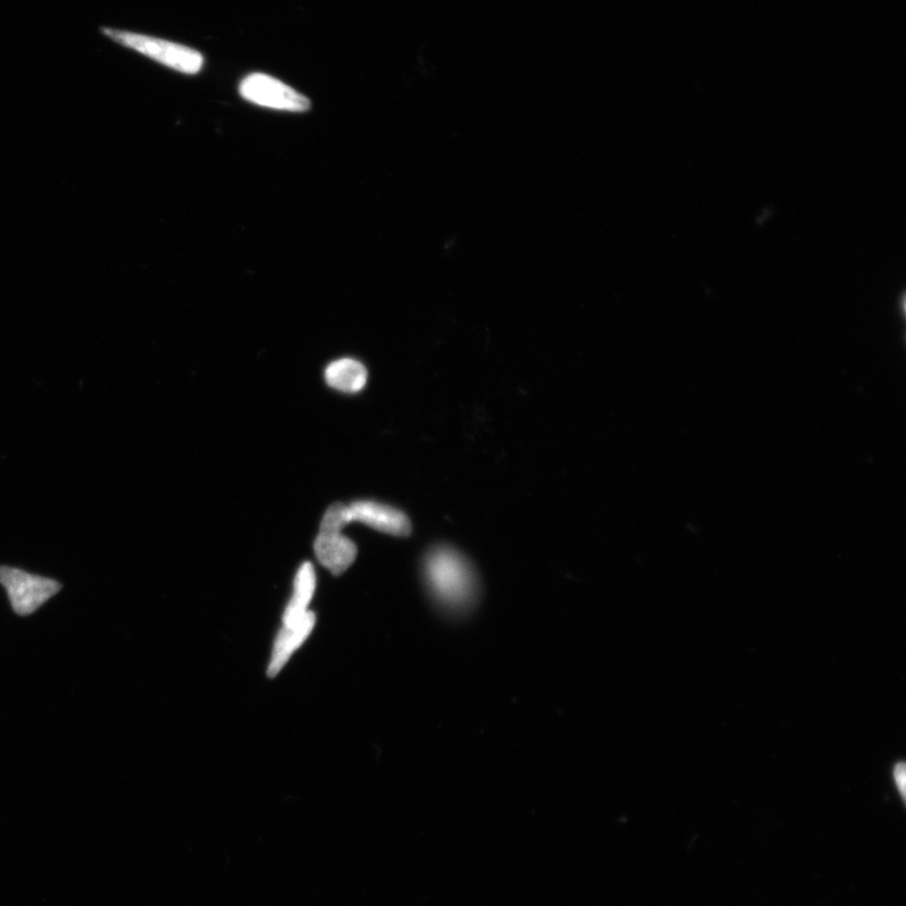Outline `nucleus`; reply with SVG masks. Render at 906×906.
I'll use <instances>...</instances> for the list:
<instances>
[{"mask_svg": "<svg viewBox=\"0 0 906 906\" xmlns=\"http://www.w3.org/2000/svg\"><path fill=\"white\" fill-rule=\"evenodd\" d=\"M425 579L433 597L443 607L463 609L476 594L472 565L450 547L434 548L425 559Z\"/></svg>", "mask_w": 906, "mask_h": 906, "instance_id": "f257e3e1", "label": "nucleus"}, {"mask_svg": "<svg viewBox=\"0 0 906 906\" xmlns=\"http://www.w3.org/2000/svg\"><path fill=\"white\" fill-rule=\"evenodd\" d=\"M101 33L113 40L114 44L151 58V60L175 71L196 74L204 69L205 58L196 49L174 44V42L120 30L103 28Z\"/></svg>", "mask_w": 906, "mask_h": 906, "instance_id": "f03ea898", "label": "nucleus"}, {"mask_svg": "<svg viewBox=\"0 0 906 906\" xmlns=\"http://www.w3.org/2000/svg\"><path fill=\"white\" fill-rule=\"evenodd\" d=\"M0 584L4 586L12 608L19 616H30L54 599L62 584L53 578L25 572L23 569L0 567Z\"/></svg>", "mask_w": 906, "mask_h": 906, "instance_id": "7ed1b4c3", "label": "nucleus"}, {"mask_svg": "<svg viewBox=\"0 0 906 906\" xmlns=\"http://www.w3.org/2000/svg\"><path fill=\"white\" fill-rule=\"evenodd\" d=\"M240 94L249 103L274 111L304 113L310 100L280 80L265 73H252L241 82Z\"/></svg>", "mask_w": 906, "mask_h": 906, "instance_id": "20e7f679", "label": "nucleus"}, {"mask_svg": "<svg viewBox=\"0 0 906 906\" xmlns=\"http://www.w3.org/2000/svg\"><path fill=\"white\" fill-rule=\"evenodd\" d=\"M348 523L359 522L375 531L407 536L413 532L410 520L403 511L376 501L360 500L351 502L346 509Z\"/></svg>", "mask_w": 906, "mask_h": 906, "instance_id": "39448f33", "label": "nucleus"}, {"mask_svg": "<svg viewBox=\"0 0 906 906\" xmlns=\"http://www.w3.org/2000/svg\"><path fill=\"white\" fill-rule=\"evenodd\" d=\"M316 616L314 612L307 611L304 617L292 626H283L277 635L270 665H268V677L279 675L280 671L288 664L292 653L299 650L307 640L315 627Z\"/></svg>", "mask_w": 906, "mask_h": 906, "instance_id": "423d86ee", "label": "nucleus"}, {"mask_svg": "<svg viewBox=\"0 0 906 906\" xmlns=\"http://www.w3.org/2000/svg\"><path fill=\"white\" fill-rule=\"evenodd\" d=\"M314 549L318 564L329 569L334 576H340L355 564L358 548L341 533H318Z\"/></svg>", "mask_w": 906, "mask_h": 906, "instance_id": "0eeeda50", "label": "nucleus"}, {"mask_svg": "<svg viewBox=\"0 0 906 906\" xmlns=\"http://www.w3.org/2000/svg\"><path fill=\"white\" fill-rule=\"evenodd\" d=\"M316 586V574L312 564L302 565L298 570L295 581H293V594L287 609L283 612V626H292L299 619L304 617L309 611V604L312 602Z\"/></svg>", "mask_w": 906, "mask_h": 906, "instance_id": "6e6552de", "label": "nucleus"}, {"mask_svg": "<svg viewBox=\"0 0 906 906\" xmlns=\"http://www.w3.org/2000/svg\"><path fill=\"white\" fill-rule=\"evenodd\" d=\"M325 380L334 390L358 393L365 387L368 371L358 360L344 358L335 360L326 368Z\"/></svg>", "mask_w": 906, "mask_h": 906, "instance_id": "1a4fd4ad", "label": "nucleus"}, {"mask_svg": "<svg viewBox=\"0 0 906 906\" xmlns=\"http://www.w3.org/2000/svg\"><path fill=\"white\" fill-rule=\"evenodd\" d=\"M893 780L896 791L899 792L901 799L905 802L906 794V766L904 762L895 763L893 767Z\"/></svg>", "mask_w": 906, "mask_h": 906, "instance_id": "9d476101", "label": "nucleus"}]
</instances>
